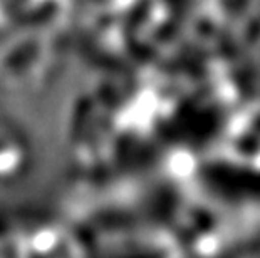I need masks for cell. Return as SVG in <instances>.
Returning a JSON list of instances; mask_svg holds the SVG:
<instances>
[{"instance_id": "cell-1", "label": "cell", "mask_w": 260, "mask_h": 258, "mask_svg": "<svg viewBox=\"0 0 260 258\" xmlns=\"http://www.w3.org/2000/svg\"><path fill=\"white\" fill-rule=\"evenodd\" d=\"M210 186L230 196H260V174L229 166H210L205 171Z\"/></svg>"}]
</instances>
